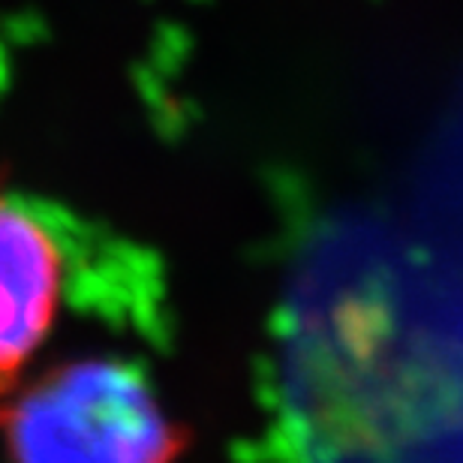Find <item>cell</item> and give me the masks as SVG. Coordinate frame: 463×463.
<instances>
[{"instance_id":"obj_1","label":"cell","mask_w":463,"mask_h":463,"mask_svg":"<svg viewBox=\"0 0 463 463\" xmlns=\"http://www.w3.org/2000/svg\"><path fill=\"white\" fill-rule=\"evenodd\" d=\"M9 463H181L187 433L142 370L76 358L0 397Z\"/></svg>"},{"instance_id":"obj_2","label":"cell","mask_w":463,"mask_h":463,"mask_svg":"<svg viewBox=\"0 0 463 463\" xmlns=\"http://www.w3.org/2000/svg\"><path fill=\"white\" fill-rule=\"evenodd\" d=\"M67 256L54 229L0 193V397L27 379L63 304Z\"/></svg>"}]
</instances>
